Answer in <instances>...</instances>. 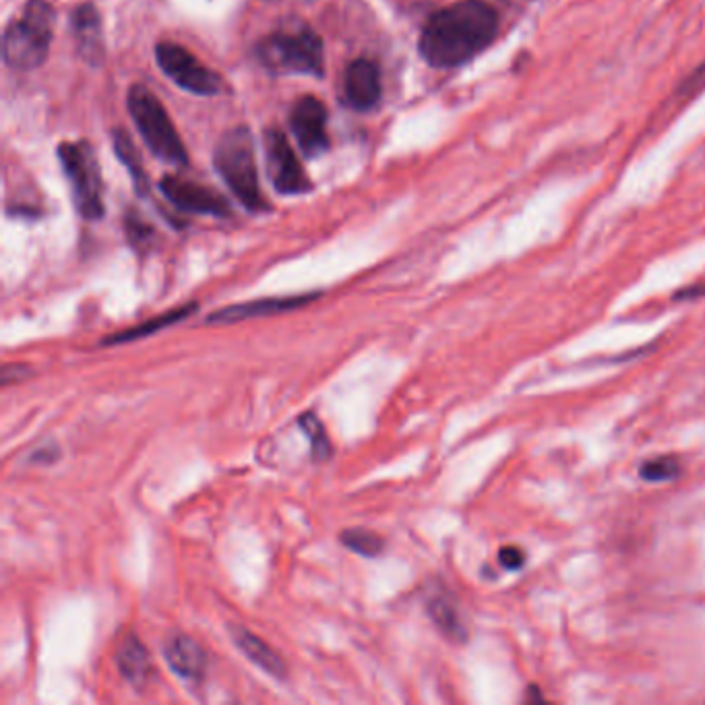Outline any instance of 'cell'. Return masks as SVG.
Wrapping results in <instances>:
<instances>
[{"label": "cell", "instance_id": "14", "mask_svg": "<svg viewBox=\"0 0 705 705\" xmlns=\"http://www.w3.org/2000/svg\"><path fill=\"white\" fill-rule=\"evenodd\" d=\"M230 635H232V642L236 647L249 658L255 666H259L267 675L276 676V678H286L288 676V666L284 658L279 656L278 652L269 644H265L261 637H257L255 633H250L249 629L240 627V625H232L230 627Z\"/></svg>", "mask_w": 705, "mask_h": 705}, {"label": "cell", "instance_id": "2", "mask_svg": "<svg viewBox=\"0 0 705 705\" xmlns=\"http://www.w3.org/2000/svg\"><path fill=\"white\" fill-rule=\"evenodd\" d=\"M255 54L271 73L324 75V42L317 31L300 21H292L265 36L255 48Z\"/></svg>", "mask_w": 705, "mask_h": 705}, {"label": "cell", "instance_id": "6", "mask_svg": "<svg viewBox=\"0 0 705 705\" xmlns=\"http://www.w3.org/2000/svg\"><path fill=\"white\" fill-rule=\"evenodd\" d=\"M59 160L71 182L77 214L86 220H100L103 216L102 175L93 148L88 141L62 143Z\"/></svg>", "mask_w": 705, "mask_h": 705}, {"label": "cell", "instance_id": "24", "mask_svg": "<svg viewBox=\"0 0 705 705\" xmlns=\"http://www.w3.org/2000/svg\"><path fill=\"white\" fill-rule=\"evenodd\" d=\"M31 377V368L21 367V365H7L2 368V385L9 387L11 383L23 381Z\"/></svg>", "mask_w": 705, "mask_h": 705}, {"label": "cell", "instance_id": "3", "mask_svg": "<svg viewBox=\"0 0 705 705\" xmlns=\"http://www.w3.org/2000/svg\"><path fill=\"white\" fill-rule=\"evenodd\" d=\"M214 163L220 172L221 180L232 189L236 199L249 211L269 209V203L259 187L255 143L247 127H236L221 137Z\"/></svg>", "mask_w": 705, "mask_h": 705}, {"label": "cell", "instance_id": "1", "mask_svg": "<svg viewBox=\"0 0 705 705\" xmlns=\"http://www.w3.org/2000/svg\"><path fill=\"white\" fill-rule=\"evenodd\" d=\"M499 16L485 0H459L428 17L418 50L435 69H456L495 42Z\"/></svg>", "mask_w": 705, "mask_h": 705}, {"label": "cell", "instance_id": "12", "mask_svg": "<svg viewBox=\"0 0 705 705\" xmlns=\"http://www.w3.org/2000/svg\"><path fill=\"white\" fill-rule=\"evenodd\" d=\"M317 298V295L307 296H288V298H264V300H252L245 305H235V307H226L218 310L214 315L207 317L209 324L230 325L245 321V319H255V317H271L279 312H288V310L305 307Z\"/></svg>", "mask_w": 705, "mask_h": 705}, {"label": "cell", "instance_id": "4", "mask_svg": "<svg viewBox=\"0 0 705 705\" xmlns=\"http://www.w3.org/2000/svg\"><path fill=\"white\" fill-rule=\"evenodd\" d=\"M54 11L46 0H30L4 30V62L11 69H38L50 50Z\"/></svg>", "mask_w": 705, "mask_h": 705}, {"label": "cell", "instance_id": "10", "mask_svg": "<svg viewBox=\"0 0 705 705\" xmlns=\"http://www.w3.org/2000/svg\"><path fill=\"white\" fill-rule=\"evenodd\" d=\"M166 199L178 207L185 214H199V216H216V218H228L230 206L218 192L207 189L203 185H197L191 180L180 177H163L160 182Z\"/></svg>", "mask_w": 705, "mask_h": 705}, {"label": "cell", "instance_id": "21", "mask_svg": "<svg viewBox=\"0 0 705 705\" xmlns=\"http://www.w3.org/2000/svg\"><path fill=\"white\" fill-rule=\"evenodd\" d=\"M639 474L647 483H664V480H671L681 474V461L671 456L656 457V459L646 461Z\"/></svg>", "mask_w": 705, "mask_h": 705}, {"label": "cell", "instance_id": "13", "mask_svg": "<svg viewBox=\"0 0 705 705\" xmlns=\"http://www.w3.org/2000/svg\"><path fill=\"white\" fill-rule=\"evenodd\" d=\"M170 668L185 681H201L207 671V656L189 635H172L163 646Z\"/></svg>", "mask_w": 705, "mask_h": 705}, {"label": "cell", "instance_id": "18", "mask_svg": "<svg viewBox=\"0 0 705 705\" xmlns=\"http://www.w3.org/2000/svg\"><path fill=\"white\" fill-rule=\"evenodd\" d=\"M192 310H195V305H187V307L170 310V312H166L162 317H156V319L146 321V324L137 325V327H132V329L115 334V336L103 339V344H127V341H132V339L146 338V336H151V334L160 331L163 327H170V325H175L178 324V321H182V319H187V317L191 315Z\"/></svg>", "mask_w": 705, "mask_h": 705}, {"label": "cell", "instance_id": "8", "mask_svg": "<svg viewBox=\"0 0 705 705\" xmlns=\"http://www.w3.org/2000/svg\"><path fill=\"white\" fill-rule=\"evenodd\" d=\"M265 163L267 177L279 195H305L312 191V182L305 172L302 163L298 162L295 149L288 137L278 129L265 132Z\"/></svg>", "mask_w": 705, "mask_h": 705}, {"label": "cell", "instance_id": "20", "mask_svg": "<svg viewBox=\"0 0 705 705\" xmlns=\"http://www.w3.org/2000/svg\"><path fill=\"white\" fill-rule=\"evenodd\" d=\"M341 544L348 546L352 553L363 555V557H377V555H381L383 548H385L381 536L363 528L344 532L341 534Z\"/></svg>", "mask_w": 705, "mask_h": 705}, {"label": "cell", "instance_id": "19", "mask_svg": "<svg viewBox=\"0 0 705 705\" xmlns=\"http://www.w3.org/2000/svg\"><path fill=\"white\" fill-rule=\"evenodd\" d=\"M298 425H300V428H302V430L307 433V437H309L312 459H317V461L329 459L331 454H334V447H331V441H329V437H327V433H325L324 423H321L312 411H307V414L300 416Z\"/></svg>", "mask_w": 705, "mask_h": 705}, {"label": "cell", "instance_id": "7", "mask_svg": "<svg viewBox=\"0 0 705 705\" xmlns=\"http://www.w3.org/2000/svg\"><path fill=\"white\" fill-rule=\"evenodd\" d=\"M156 59L166 77H170L178 88L191 91L195 96H218L221 91V79L209 71L203 62L192 57L182 46L162 42L156 48Z\"/></svg>", "mask_w": 705, "mask_h": 705}, {"label": "cell", "instance_id": "9", "mask_svg": "<svg viewBox=\"0 0 705 705\" xmlns=\"http://www.w3.org/2000/svg\"><path fill=\"white\" fill-rule=\"evenodd\" d=\"M290 129L296 143L307 158H319L329 149L327 137V108L319 98L305 96L296 100L290 112Z\"/></svg>", "mask_w": 705, "mask_h": 705}, {"label": "cell", "instance_id": "5", "mask_svg": "<svg viewBox=\"0 0 705 705\" xmlns=\"http://www.w3.org/2000/svg\"><path fill=\"white\" fill-rule=\"evenodd\" d=\"M127 106L131 112L132 122L137 131L141 132L149 151L170 166H185L187 163V149L180 141L177 129L168 112L163 110L160 100L143 86H132L129 89Z\"/></svg>", "mask_w": 705, "mask_h": 705}, {"label": "cell", "instance_id": "16", "mask_svg": "<svg viewBox=\"0 0 705 705\" xmlns=\"http://www.w3.org/2000/svg\"><path fill=\"white\" fill-rule=\"evenodd\" d=\"M73 26L81 54L96 64L102 54V31L98 11L91 4H81L75 11Z\"/></svg>", "mask_w": 705, "mask_h": 705}, {"label": "cell", "instance_id": "25", "mask_svg": "<svg viewBox=\"0 0 705 705\" xmlns=\"http://www.w3.org/2000/svg\"><path fill=\"white\" fill-rule=\"evenodd\" d=\"M59 457V447H57L54 443H50V445H44L42 449L33 451V454H31V461H33V464H52V461H57Z\"/></svg>", "mask_w": 705, "mask_h": 705}, {"label": "cell", "instance_id": "26", "mask_svg": "<svg viewBox=\"0 0 705 705\" xmlns=\"http://www.w3.org/2000/svg\"><path fill=\"white\" fill-rule=\"evenodd\" d=\"M302 2H309V0H302Z\"/></svg>", "mask_w": 705, "mask_h": 705}, {"label": "cell", "instance_id": "11", "mask_svg": "<svg viewBox=\"0 0 705 705\" xmlns=\"http://www.w3.org/2000/svg\"><path fill=\"white\" fill-rule=\"evenodd\" d=\"M344 102L354 110H370L381 98V75L373 60L358 59L348 64L341 83Z\"/></svg>", "mask_w": 705, "mask_h": 705}, {"label": "cell", "instance_id": "22", "mask_svg": "<svg viewBox=\"0 0 705 705\" xmlns=\"http://www.w3.org/2000/svg\"><path fill=\"white\" fill-rule=\"evenodd\" d=\"M115 151H117L118 158L129 166V170H131L132 178H135L139 191H143V187H146V182H143V170H141L139 156H137V151L132 148L127 132H115Z\"/></svg>", "mask_w": 705, "mask_h": 705}, {"label": "cell", "instance_id": "23", "mask_svg": "<svg viewBox=\"0 0 705 705\" xmlns=\"http://www.w3.org/2000/svg\"><path fill=\"white\" fill-rule=\"evenodd\" d=\"M500 565L509 572H515L524 565V553L517 546H505L499 553Z\"/></svg>", "mask_w": 705, "mask_h": 705}, {"label": "cell", "instance_id": "15", "mask_svg": "<svg viewBox=\"0 0 705 705\" xmlns=\"http://www.w3.org/2000/svg\"><path fill=\"white\" fill-rule=\"evenodd\" d=\"M117 666L122 676L135 687L146 685L151 661H149L148 649L141 644V639L137 635H129L118 647Z\"/></svg>", "mask_w": 705, "mask_h": 705}, {"label": "cell", "instance_id": "17", "mask_svg": "<svg viewBox=\"0 0 705 705\" xmlns=\"http://www.w3.org/2000/svg\"><path fill=\"white\" fill-rule=\"evenodd\" d=\"M428 617L441 629L443 635H447L454 642H466L468 632L464 625V618L457 610L456 603L449 596L437 594L427 603Z\"/></svg>", "mask_w": 705, "mask_h": 705}]
</instances>
